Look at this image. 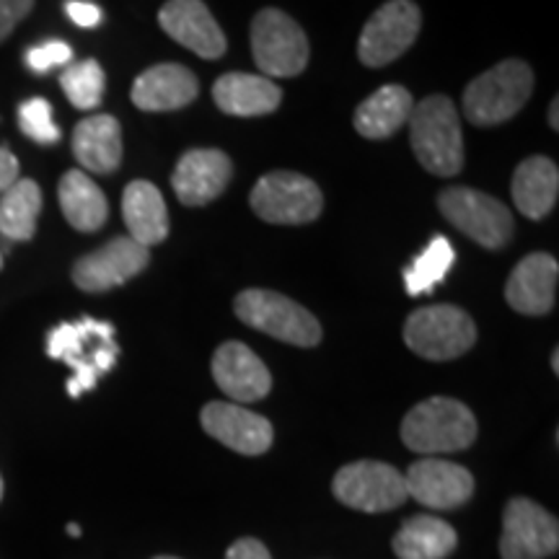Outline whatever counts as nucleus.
I'll return each instance as SVG.
<instances>
[{"instance_id": "nucleus-7", "label": "nucleus", "mask_w": 559, "mask_h": 559, "mask_svg": "<svg viewBox=\"0 0 559 559\" xmlns=\"http://www.w3.org/2000/svg\"><path fill=\"white\" fill-rule=\"evenodd\" d=\"M251 55L264 79H293L309 66V39L288 13L264 9L251 21Z\"/></svg>"}, {"instance_id": "nucleus-23", "label": "nucleus", "mask_w": 559, "mask_h": 559, "mask_svg": "<svg viewBox=\"0 0 559 559\" xmlns=\"http://www.w3.org/2000/svg\"><path fill=\"white\" fill-rule=\"evenodd\" d=\"M122 218L130 230V239L143 247L166 241L169 236V210L164 194L151 181H130L122 194Z\"/></svg>"}, {"instance_id": "nucleus-42", "label": "nucleus", "mask_w": 559, "mask_h": 559, "mask_svg": "<svg viewBox=\"0 0 559 559\" xmlns=\"http://www.w3.org/2000/svg\"><path fill=\"white\" fill-rule=\"evenodd\" d=\"M156 559H179V557H156Z\"/></svg>"}, {"instance_id": "nucleus-34", "label": "nucleus", "mask_w": 559, "mask_h": 559, "mask_svg": "<svg viewBox=\"0 0 559 559\" xmlns=\"http://www.w3.org/2000/svg\"><path fill=\"white\" fill-rule=\"evenodd\" d=\"M68 16L73 24L83 26V29H94V26L102 24V9L94 3H83V0H70L66 5Z\"/></svg>"}, {"instance_id": "nucleus-27", "label": "nucleus", "mask_w": 559, "mask_h": 559, "mask_svg": "<svg viewBox=\"0 0 559 559\" xmlns=\"http://www.w3.org/2000/svg\"><path fill=\"white\" fill-rule=\"evenodd\" d=\"M459 534L436 515H415L396 531L394 555L400 559H445L456 549Z\"/></svg>"}, {"instance_id": "nucleus-13", "label": "nucleus", "mask_w": 559, "mask_h": 559, "mask_svg": "<svg viewBox=\"0 0 559 559\" xmlns=\"http://www.w3.org/2000/svg\"><path fill=\"white\" fill-rule=\"evenodd\" d=\"M151 262V251L130 236H117L107 247L81 257L73 267V283L86 293H107L140 275Z\"/></svg>"}, {"instance_id": "nucleus-38", "label": "nucleus", "mask_w": 559, "mask_h": 559, "mask_svg": "<svg viewBox=\"0 0 559 559\" xmlns=\"http://www.w3.org/2000/svg\"><path fill=\"white\" fill-rule=\"evenodd\" d=\"M68 534H70V536H81V526H75V523H70Z\"/></svg>"}, {"instance_id": "nucleus-30", "label": "nucleus", "mask_w": 559, "mask_h": 559, "mask_svg": "<svg viewBox=\"0 0 559 559\" xmlns=\"http://www.w3.org/2000/svg\"><path fill=\"white\" fill-rule=\"evenodd\" d=\"M60 86L75 109L91 111L99 107L104 99L107 75H104V70L96 60H81L62 70Z\"/></svg>"}, {"instance_id": "nucleus-20", "label": "nucleus", "mask_w": 559, "mask_h": 559, "mask_svg": "<svg viewBox=\"0 0 559 559\" xmlns=\"http://www.w3.org/2000/svg\"><path fill=\"white\" fill-rule=\"evenodd\" d=\"M200 94L198 75L177 62H160L138 75L132 83L130 99L143 111L185 109Z\"/></svg>"}, {"instance_id": "nucleus-26", "label": "nucleus", "mask_w": 559, "mask_h": 559, "mask_svg": "<svg viewBox=\"0 0 559 559\" xmlns=\"http://www.w3.org/2000/svg\"><path fill=\"white\" fill-rule=\"evenodd\" d=\"M60 210L75 230L94 234L109 218V202L86 171H68L60 179Z\"/></svg>"}, {"instance_id": "nucleus-25", "label": "nucleus", "mask_w": 559, "mask_h": 559, "mask_svg": "<svg viewBox=\"0 0 559 559\" xmlns=\"http://www.w3.org/2000/svg\"><path fill=\"white\" fill-rule=\"evenodd\" d=\"M412 109H415V99L407 88L383 86L355 109V130L370 140L391 138L404 128V122H409Z\"/></svg>"}, {"instance_id": "nucleus-33", "label": "nucleus", "mask_w": 559, "mask_h": 559, "mask_svg": "<svg viewBox=\"0 0 559 559\" xmlns=\"http://www.w3.org/2000/svg\"><path fill=\"white\" fill-rule=\"evenodd\" d=\"M37 0H0V41L11 37V32L29 16Z\"/></svg>"}, {"instance_id": "nucleus-40", "label": "nucleus", "mask_w": 559, "mask_h": 559, "mask_svg": "<svg viewBox=\"0 0 559 559\" xmlns=\"http://www.w3.org/2000/svg\"><path fill=\"white\" fill-rule=\"evenodd\" d=\"M0 500H3V477H0Z\"/></svg>"}, {"instance_id": "nucleus-3", "label": "nucleus", "mask_w": 559, "mask_h": 559, "mask_svg": "<svg viewBox=\"0 0 559 559\" xmlns=\"http://www.w3.org/2000/svg\"><path fill=\"white\" fill-rule=\"evenodd\" d=\"M402 440L415 453H456L477 440V419L472 409L449 396H432L407 412Z\"/></svg>"}, {"instance_id": "nucleus-1", "label": "nucleus", "mask_w": 559, "mask_h": 559, "mask_svg": "<svg viewBox=\"0 0 559 559\" xmlns=\"http://www.w3.org/2000/svg\"><path fill=\"white\" fill-rule=\"evenodd\" d=\"M47 355L70 366L73 376L68 381V394L79 400L83 391L96 389L102 376H107L120 358L115 340V326L109 321L79 319L66 321L47 334Z\"/></svg>"}, {"instance_id": "nucleus-15", "label": "nucleus", "mask_w": 559, "mask_h": 559, "mask_svg": "<svg viewBox=\"0 0 559 559\" xmlns=\"http://www.w3.org/2000/svg\"><path fill=\"white\" fill-rule=\"evenodd\" d=\"M200 419L210 438L221 440L223 445H228L236 453H243V456H262L275 440L270 419L251 409H243L239 404L210 402L202 409Z\"/></svg>"}, {"instance_id": "nucleus-24", "label": "nucleus", "mask_w": 559, "mask_h": 559, "mask_svg": "<svg viewBox=\"0 0 559 559\" xmlns=\"http://www.w3.org/2000/svg\"><path fill=\"white\" fill-rule=\"evenodd\" d=\"M515 207L531 221H542L555 210L559 198V169L547 156H531L513 174Z\"/></svg>"}, {"instance_id": "nucleus-41", "label": "nucleus", "mask_w": 559, "mask_h": 559, "mask_svg": "<svg viewBox=\"0 0 559 559\" xmlns=\"http://www.w3.org/2000/svg\"><path fill=\"white\" fill-rule=\"evenodd\" d=\"M0 270H3V251H0Z\"/></svg>"}, {"instance_id": "nucleus-19", "label": "nucleus", "mask_w": 559, "mask_h": 559, "mask_svg": "<svg viewBox=\"0 0 559 559\" xmlns=\"http://www.w3.org/2000/svg\"><path fill=\"white\" fill-rule=\"evenodd\" d=\"M559 264L555 257L528 254L526 260L515 264L506 283V300L510 309L526 313V317H544L555 309L557 298Z\"/></svg>"}, {"instance_id": "nucleus-17", "label": "nucleus", "mask_w": 559, "mask_h": 559, "mask_svg": "<svg viewBox=\"0 0 559 559\" xmlns=\"http://www.w3.org/2000/svg\"><path fill=\"white\" fill-rule=\"evenodd\" d=\"M230 177H234V164L226 153L215 148H194L179 158L171 187L181 205L200 207L223 194Z\"/></svg>"}, {"instance_id": "nucleus-29", "label": "nucleus", "mask_w": 559, "mask_h": 559, "mask_svg": "<svg viewBox=\"0 0 559 559\" xmlns=\"http://www.w3.org/2000/svg\"><path fill=\"white\" fill-rule=\"evenodd\" d=\"M453 262H456V251L445 236H432V241L415 257V262L404 270V285H407L409 296H423L432 293L438 283H443L449 275Z\"/></svg>"}, {"instance_id": "nucleus-12", "label": "nucleus", "mask_w": 559, "mask_h": 559, "mask_svg": "<svg viewBox=\"0 0 559 559\" xmlns=\"http://www.w3.org/2000/svg\"><path fill=\"white\" fill-rule=\"evenodd\" d=\"M559 549V523L549 510L528 498H513L502 513L500 557L547 559Z\"/></svg>"}, {"instance_id": "nucleus-36", "label": "nucleus", "mask_w": 559, "mask_h": 559, "mask_svg": "<svg viewBox=\"0 0 559 559\" xmlns=\"http://www.w3.org/2000/svg\"><path fill=\"white\" fill-rule=\"evenodd\" d=\"M19 179V158L9 148H0V194Z\"/></svg>"}, {"instance_id": "nucleus-28", "label": "nucleus", "mask_w": 559, "mask_h": 559, "mask_svg": "<svg viewBox=\"0 0 559 559\" xmlns=\"http://www.w3.org/2000/svg\"><path fill=\"white\" fill-rule=\"evenodd\" d=\"M41 190L37 181L16 179L0 194V236L9 241H29L37 234Z\"/></svg>"}, {"instance_id": "nucleus-2", "label": "nucleus", "mask_w": 559, "mask_h": 559, "mask_svg": "<svg viewBox=\"0 0 559 559\" xmlns=\"http://www.w3.org/2000/svg\"><path fill=\"white\" fill-rule=\"evenodd\" d=\"M409 143L423 169L436 177H456L464 166V135L449 96H428L409 115Z\"/></svg>"}, {"instance_id": "nucleus-8", "label": "nucleus", "mask_w": 559, "mask_h": 559, "mask_svg": "<svg viewBox=\"0 0 559 559\" xmlns=\"http://www.w3.org/2000/svg\"><path fill=\"white\" fill-rule=\"evenodd\" d=\"M443 218L485 249H502L513 236V215L498 198L469 187H451L438 194Z\"/></svg>"}, {"instance_id": "nucleus-14", "label": "nucleus", "mask_w": 559, "mask_h": 559, "mask_svg": "<svg viewBox=\"0 0 559 559\" xmlns=\"http://www.w3.org/2000/svg\"><path fill=\"white\" fill-rule=\"evenodd\" d=\"M407 495L432 510H453L472 500L474 477L469 469L445 459H419L404 474Z\"/></svg>"}, {"instance_id": "nucleus-39", "label": "nucleus", "mask_w": 559, "mask_h": 559, "mask_svg": "<svg viewBox=\"0 0 559 559\" xmlns=\"http://www.w3.org/2000/svg\"><path fill=\"white\" fill-rule=\"evenodd\" d=\"M551 368H555V373H559V353L555 349V355H551Z\"/></svg>"}, {"instance_id": "nucleus-37", "label": "nucleus", "mask_w": 559, "mask_h": 559, "mask_svg": "<svg viewBox=\"0 0 559 559\" xmlns=\"http://www.w3.org/2000/svg\"><path fill=\"white\" fill-rule=\"evenodd\" d=\"M557 111H559V99H555V102H551V107H549V124H551V130H559V120H557Z\"/></svg>"}, {"instance_id": "nucleus-32", "label": "nucleus", "mask_w": 559, "mask_h": 559, "mask_svg": "<svg viewBox=\"0 0 559 559\" xmlns=\"http://www.w3.org/2000/svg\"><path fill=\"white\" fill-rule=\"evenodd\" d=\"M70 60H73V50H70V45L60 39H52V41H45V45H37L32 47V50H26V68L32 70V73H47V70L58 68V66H70Z\"/></svg>"}, {"instance_id": "nucleus-10", "label": "nucleus", "mask_w": 559, "mask_h": 559, "mask_svg": "<svg viewBox=\"0 0 559 559\" xmlns=\"http://www.w3.org/2000/svg\"><path fill=\"white\" fill-rule=\"evenodd\" d=\"M332 492L342 506L362 513H386L409 498L404 474L383 461H355L334 474Z\"/></svg>"}, {"instance_id": "nucleus-5", "label": "nucleus", "mask_w": 559, "mask_h": 559, "mask_svg": "<svg viewBox=\"0 0 559 559\" xmlns=\"http://www.w3.org/2000/svg\"><path fill=\"white\" fill-rule=\"evenodd\" d=\"M234 311L251 330H260L296 347H317L321 324L309 309L275 290L249 288L236 296Z\"/></svg>"}, {"instance_id": "nucleus-11", "label": "nucleus", "mask_w": 559, "mask_h": 559, "mask_svg": "<svg viewBox=\"0 0 559 559\" xmlns=\"http://www.w3.org/2000/svg\"><path fill=\"white\" fill-rule=\"evenodd\" d=\"M423 13L412 0H389L383 3L368 24L362 26L358 39V58L368 68H383L415 45Z\"/></svg>"}, {"instance_id": "nucleus-4", "label": "nucleus", "mask_w": 559, "mask_h": 559, "mask_svg": "<svg viewBox=\"0 0 559 559\" xmlns=\"http://www.w3.org/2000/svg\"><path fill=\"white\" fill-rule=\"evenodd\" d=\"M534 94V73L523 60H502L474 79L464 91L466 120L474 128H495L526 107Z\"/></svg>"}, {"instance_id": "nucleus-21", "label": "nucleus", "mask_w": 559, "mask_h": 559, "mask_svg": "<svg viewBox=\"0 0 559 559\" xmlns=\"http://www.w3.org/2000/svg\"><path fill=\"white\" fill-rule=\"evenodd\" d=\"M73 156L88 174H115L122 164V128L111 115H94L75 124Z\"/></svg>"}, {"instance_id": "nucleus-16", "label": "nucleus", "mask_w": 559, "mask_h": 559, "mask_svg": "<svg viewBox=\"0 0 559 559\" xmlns=\"http://www.w3.org/2000/svg\"><path fill=\"white\" fill-rule=\"evenodd\" d=\"M160 29L205 60L226 55V34L202 0H169L158 13Z\"/></svg>"}, {"instance_id": "nucleus-35", "label": "nucleus", "mask_w": 559, "mask_h": 559, "mask_svg": "<svg viewBox=\"0 0 559 559\" xmlns=\"http://www.w3.org/2000/svg\"><path fill=\"white\" fill-rule=\"evenodd\" d=\"M226 559H272L270 549L260 539H239L230 544Z\"/></svg>"}, {"instance_id": "nucleus-6", "label": "nucleus", "mask_w": 559, "mask_h": 559, "mask_svg": "<svg viewBox=\"0 0 559 559\" xmlns=\"http://www.w3.org/2000/svg\"><path fill=\"white\" fill-rule=\"evenodd\" d=\"M404 342L419 358L443 362L469 353L477 342V326L456 306H428L404 321Z\"/></svg>"}, {"instance_id": "nucleus-18", "label": "nucleus", "mask_w": 559, "mask_h": 559, "mask_svg": "<svg viewBox=\"0 0 559 559\" xmlns=\"http://www.w3.org/2000/svg\"><path fill=\"white\" fill-rule=\"evenodd\" d=\"M213 379L234 404L260 402L272 389L267 366L243 342H226L215 349Z\"/></svg>"}, {"instance_id": "nucleus-22", "label": "nucleus", "mask_w": 559, "mask_h": 559, "mask_svg": "<svg viewBox=\"0 0 559 559\" xmlns=\"http://www.w3.org/2000/svg\"><path fill=\"white\" fill-rule=\"evenodd\" d=\"M213 102L230 117H262L280 107L283 91L264 75L226 73L215 81Z\"/></svg>"}, {"instance_id": "nucleus-9", "label": "nucleus", "mask_w": 559, "mask_h": 559, "mask_svg": "<svg viewBox=\"0 0 559 559\" xmlns=\"http://www.w3.org/2000/svg\"><path fill=\"white\" fill-rule=\"evenodd\" d=\"M251 210L275 226H304L317 221L324 210V198L317 181L293 171H272L251 190Z\"/></svg>"}, {"instance_id": "nucleus-31", "label": "nucleus", "mask_w": 559, "mask_h": 559, "mask_svg": "<svg viewBox=\"0 0 559 559\" xmlns=\"http://www.w3.org/2000/svg\"><path fill=\"white\" fill-rule=\"evenodd\" d=\"M19 128L26 138H32L34 143L52 145L60 140V128L52 120V104L41 96L24 102L19 107Z\"/></svg>"}]
</instances>
